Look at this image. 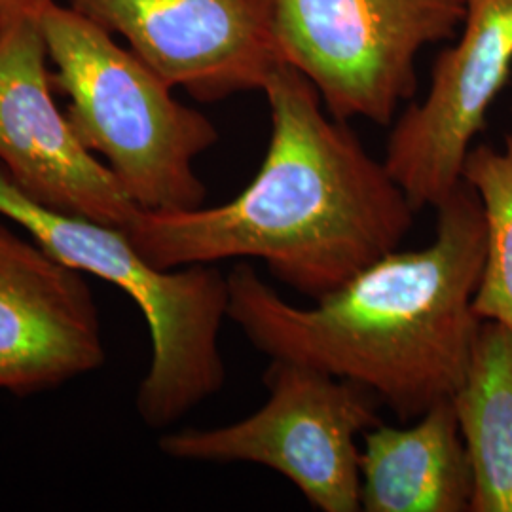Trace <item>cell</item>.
<instances>
[{"label": "cell", "mask_w": 512, "mask_h": 512, "mask_svg": "<svg viewBox=\"0 0 512 512\" xmlns=\"http://www.w3.org/2000/svg\"><path fill=\"white\" fill-rule=\"evenodd\" d=\"M361 440V511L471 512L473 469L450 401Z\"/></svg>", "instance_id": "11"}, {"label": "cell", "mask_w": 512, "mask_h": 512, "mask_svg": "<svg viewBox=\"0 0 512 512\" xmlns=\"http://www.w3.org/2000/svg\"><path fill=\"white\" fill-rule=\"evenodd\" d=\"M512 69V0H465L458 40L437 57L425 99L397 118L384 164L420 213L437 209Z\"/></svg>", "instance_id": "8"}, {"label": "cell", "mask_w": 512, "mask_h": 512, "mask_svg": "<svg viewBox=\"0 0 512 512\" xmlns=\"http://www.w3.org/2000/svg\"><path fill=\"white\" fill-rule=\"evenodd\" d=\"M48 0H0V23L4 19L14 18V16H23L31 14L37 16L38 10L46 4Z\"/></svg>", "instance_id": "14"}, {"label": "cell", "mask_w": 512, "mask_h": 512, "mask_svg": "<svg viewBox=\"0 0 512 512\" xmlns=\"http://www.w3.org/2000/svg\"><path fill=\"white\" fill-rule=\"evenodd\" d=\"M0 215L16 222L61 262L129 294L143 311L152 357L137 391V412L165 429L219 393L226 366L219 348L228 319V279L213 264L152 266L122 228L55 213L29 200L0 167Z\"/></svg>", "instance_id": "4"}, {"label": "cell", "mask_w": 512, "mask_h": 512, "mask_svg": "<svg viewBox=\"0 0 512 512\" xmlns=\"http://www.w3.org/2000/svg\"><path fill=\"white\" fill-rule=\"evenodd\" d=\"M198 101L264 90L283 63L274 0H65Z\"/></svg>", "instance_id": "9"}, {"label": "cell", "mask_w": 512, "mask_h": 512, "mask_svg": "<svg viewBox=\"0 0 512 512\" xmlns=\"http://www.w3.org/2000/svg\"><path fill=\"white\" fill-rule=\"evenodd\" d=\"M435 211L429 245L387 253L308 308L238 262L226 275L228 319L270 359L361 385L399 421L418 420L456 393L482 323L473 308L486 255L482 205L461 183Z\"/></svg>", "instance_id": "2"}, {"label": "cell", "mask_w": 512, "mask_h": 512, "mask_svg": "<svg viewBox=\"0 0 512 512\" xmlns=\"http://www.w3.org/2000/svg\"><path fill=\"white\" fill-rule=\"evenodd\" d=\"M105 359L84 274L0 215V389L35 395L90 374Z\"/></svg>", "instance_id": "10"}, {"label": "cell", "mask_w": 512, "mask_h": 512, "mask_svg": "<svg viewBox=\"0 0 512 512\" xmlns=\"http://www.w3.org/2000/svg\"><path fill=\"white\" fill-rule=\"evenodd\" d=\"M262 382L268 401L255 414L167 433L160 450L183 461L264 465L317 511H361L359 439L382 423V404L361 385L293 361L272 359Z\"/></svg>", "instance_id": "5"}, {"label": "cell", "mask_w": 512, "mask_h": 512, "mask_svg": "<svg viewBox=\"0 0 512 512\" xmlns=\"http://www.w3.org/2000/svg\"><path fill=\"white\" fill-rule=\"evenodd\" d=\"M465 0H274L285 65L340 120L393 124L418 86L421 52L456 37Z\"/></svg>", "instance_id": "6"}, {"label": "cell", "mask_w": 512, "mask_h": 512, "mask_svg": "<svg viewBox=\"0 0 512 512\" xmlns=\"http://www.w3.org/2000/svg\"><path fill=\"white\" fill-rule=\"evenodd\" d=\"M262 92L272 129L255 179L217 207L139 209L124 232L156 268L255 258L315 302L397 251L418 211L293 67L275 69Z\"/></svg>", "instance_id": "1"}, {"label": "cell", "mask_w": 512, "mask_h": 512, "mask_svg": "<svg viewBox=\"0 0 512 512\" xmlns=\"http://www.w3.org/2000/svg\"><path fill=\"white\" fill-rule=\"evenodd\" d=\"M37 16L0 23V167L33 202L55 213L126 228L141 209L109 165L82 145L54 97Z\"/></svg>", "instance_id": "7"}, {"label": "cell", "mask_w": 512, "mask_h": 512, "mask_svg": "<svg viewBox=\"0 0 512 512\" xmlns=\"http://www.w3.org/2000/svg\"><path fill=\"white\" fill-rule=\"evenodd\" d=\"M450 403L473 469L471 512H512V332L480 323Z\"/></svg>", "instance_id": "12"}, {"label": "cell", "mask_w": 512, "mask_h": 512, "mask_svg": "<svg viewBox=\"0 0 512 512\" xmlns=\"http://www.w3.org/2000/svg\"><path fill=\"white\" fill-rule=\"evenodd\" d=\"M55 92L82 145L107 158L129 198L145 211L202 207L207 188L194 162L219 131L200 110L114 35L67 4L48 0L37 14Z\"/></svg>", "instance_id": "3"}, {"label": "cell", "mask_w": 512, "mask_h": 512, "mask_svg": "<svg viewBox=\"0 0 512 512\" xmlns=\"http://www.w3.org/2000/svg\"><path fill=\"white\" fill-rule=\"evenodd\" d=\"M463 183L475 192L486 220V255L473 308L480 321L512 332V133L501 148H471Z\"/></svg>", "instance_id": "13"}]
</instances>
